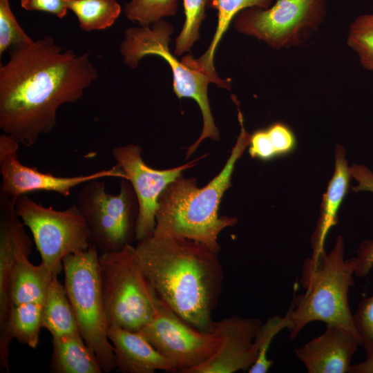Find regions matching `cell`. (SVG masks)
Returning <instances> with one entry per match:
<instances>
[{
    "instance_id": "cell-1",
    "label": "cell",
    "mask_w": 373,
    "mask_h": 373,
    "mask_svg": "<svg viewBox=\"0 0 373 373\" xmlns=\"http://www.w3.org/2000/svg\"><path fill=\"white\" fill-rule=\"evenodd\" d=\"M10 55L0 66V128L31 146L54 129L59 107L79 100L98 71L88 52L64 51L49 35Z\"/></svg>"
},
{
    "instance_id": "cell-2",
    "label": "cell",
    "mask_w": 373,
    "mask_h": 373,
    "mask_svg": "<svg viewBox=\"0 0 373 373\" xmlns=\"http://www.w3.org/2000/svg\"><path fill=\"white\" fill-rule=\"evenodd\" d=\"M135 249L159 298L192 326L212 332L224 279L219 251L191 239L155 234Z\"/></svg>"
},
{
    "instance_id": "cell-3",
    "label": "cell",
    "mask_w": 373,
    "mask_h": 373,
    "mask_svg": "<svg viewBox=\"0 0 373 373\" xmlns=\"http://www.w3.org/2000/svg\"><path fill=\"white\" fill-rule=\"evenodd\" d=\"M238 111L240 134L220 173L202 188L198 187L195 179L184 178L182 175L170 183L159 198L153 234L189 238L220 251V233L238 222L235 217L219 216L220 204L225 191L231 186L235 165L250 140V135L244 126L242 114L240 108Z\"/></svg>"
},
{
    "instance_id": "cell-4",
    "label": "cell",
    "mask_w": 373,
    "mask_h": 373,
    "mask_svg": "<svg viewBox=\"0 0 373 373\" xmlns=\"http://www.w3.org/2000/svg\"><path fill=\"white\" fill-rule=\"evenodd\" d=\"M355 257L345 259V244L341 236L332 251L325 254L315 269L303 265L300 283L305 293L296 295L288 309L291 339L313 321L334 325L351 332L360 341L349 305V291L354 285ZM361 343V341H360Z\"/></svg>"
},
{
    "instance_id": "cell-5",
    "label": "cell",
    "mask_w": 373,
    "mask_h": 373,
    "mask_svg": "<svg viewBox=\"0 0 373 373\" xmlns=\"http://www.w3.org/2000/svg\"><path fill=\"white\" fill-rule=\"evenodd\" d=\"M99 269L109 325L140 331L155 315L160 298L146 276L135 247L101 253Z\"/></svg>"
},
{
    "instance_id": "cell-6",
    "label": "cell",
    "mask_w": 373,
    "mask_h": 373,
    "mask_svg": "<svg viewBox=\"0 0 373 373\" xmlns=\"http://www.w3.org/2000/svg\"><path fill=\"white\" fill-rule=\"evenodd\" d=\"M98 250L87 249L66 256L62 261L64 287L79 332L104 372L115 369L113 347L107 336L108 322L102 298Z\"/></svg>"
},
{
    "instance_id": "cell-7",
    "label": "cell",
    "mask_w": 373,
    "mask_h": 373,
    "mask_svg": "<svg viewBox=\"0 0 373 373\" xmlns=\"http://www.w3.org/2000/svg\"><path fill=\"white\" fill-rule=\"evenodd\" d=\"M172 26L159 20L152 26L128 28L124 34L119 50L123 61L129 68H135L144 57L158 55L166 60L171 68L173 76V91L180 99H193L199 105L203 119V128L199 138L191 145L186 157H189L206 138L218 141L220 135L212 116L208 98V84L213 83L204 72L193 68L178 59L170 52L169 43L173 32Z\"/></svg>"
},
{
    "instance_id": "cell-8",
    "label": "cell",
    "mask_w": 373,
    "mask_h": 373,
    "mask_svg": "<svg viewBox=\"0 0 373 373\" xmlns=\"http://www.w3.org/2000/svg\"><path fill=\"white\" fill-rule=\"evenodd\" d=\"M103 178L83 184L78 193L77 205L88 225L89 240L101 253L117 251L131 244L138 203L129 181L120 178L119 192H106Z\"/></svg>"
},
{
    "instance_id": "cell-9",
    "label": "cell",
    "mask_w": 373,
    "mask_h": 373,
    "mask_svg": "<svg viewBox=\"0 0 373 373\" xmlns=\"http://www.w3.org/2000/svg\"><path fill=\"white\" fill-rule=\"evenodd\" d=\"M15 209L32 233L41 262L54 276L61 272L66 256L84 251L90 244L88 225L77 204L55 210L23 195L16 200Z\"/></svg>"
},
{
    "instance_id": "cell-10",
    "label": "cell",
    "mask_w": 373,
    "mask_h": 373,
    "mask_svg": "<svg viewBox=\"0 0 373 373\" xmlns=\"http://www.w3.org/2000/svg\"><path fill=\"white\" fill-rule=\"evenodd\" d=\"M327 0H277L267 8L251 7L234 17V28L276 49L296 46L318 29Z\"/></svg>"
},
{
    "instance_id": "cell-11",
    "label": "cell",
    "mask_w": 373,
    "mask_h": 373,
    "mask_svg": "<svg viewBox=\"0 0 373 373\" xmlns=\"http://www.w3.org/2000/svg\"><path fill=\"white\" fill-rule=\"evenodd\" d=\"M181 373H192L217 352L218 334L192 326L160 299L154 317L139 331Z\"/></svg>"
},
{
    "instance_id": "cell-12",
    "label": "cell",
    "mask_w": 373,
    "mask_h": 373,
    "mask_svg": "<svg viewBox=\"0 0 373 373\" xmlns=\"http://www.w3.org/2000/svg\"><path fill=\"white\" fill-rule=\"evenodd\" d=\"M20 144L11 136L0 135V195L16 201L21 195L37 191H50L67 197L75 187L93 179L126 176L116 164L109 169H102L88 175L57 176L39 171L36 167L22 164L18 157Z\"/></svg>"
},
{
    "instance_id": "cell-13",
    "label": "cell",
    "mask_w": 373,
    "mask_h": 373,
    "mask_svg": "<svg viewBox=\"0 0 373 373\" xmlns=\"http://www.w3.org/2000/svg\"><path fill=\"white\" fill-rule=\"evenodd\" d=\"M112 155L124 172L126 180L135 191L138 203V213L135 227V238L140 241L151 236L155 227L159 198L167 186L193 166L200 158L177 167L157 170L149 166L142 157V149L127 144L115 147Z\"/></svg>"
},
{
    "instance_id": "cell-14",
    "label": "cell",
    "mask_w": 373,
    "mask_h": 373,
    "mask_svg": "<svg viewBox=\"0 0 373 373\" xmlns=\"http://www.w3.org/2000/svg\"><path fill=\"white\" fill-rule=\"evenodd\" d=\"M14 200L0 195V368L9 372L10 302L9 280L17 251L32 247V240L19 217Z\"/></svg>"
},
{
    "instance_id": "cell-15",
    "label": "cell",
    "mask_w": 373,
    "mask_h": 373,
    "mask_svg": "<svg viewBox=\"0 0 373 373\" xmlns=\"http://www.w3.org/2000/svg\"><path fill=\"white\" fill-rule=\"evenodd\" d=\"M262 323L258 318L239 316L213 321V330L220 336V345L216 354L192 373L248 372L258 357L254 340Z\"/></svg>"
},
{
    "instance_id": "cell-16",
    "label": "cell",
    "mask_w": 373,
    "mask_h": 373,
    "mask_svg": "<svg viewBox=\"0 0 373 373\" xmlns=\"http://www.w3.org/2000/svg\"><path fill=\"white\" fill-rule=\"evenodd\" d=\"M359 340L347 329L326 325L325 332L295 350L308 373H349Z\"/></svg>"
},
{
    "instance_id": "cell-17",
    "label": "cell",
    "mask_w": 373,
    "mask_h": 373,
    "mask_svg": "<svg viewBox=\"0 0 373 373\" xmlns=\"http://www.w3.org/2000/svg\"><path fill=\"white\" fill-rule=\"evenodd\" d=\"M351 177L345 150L343 146L338 144L335 151L334 174L323 195L319 218L310 238L312 254L303 263L311 269H315L326 254L325 240L330 229L338 223V213L347 193Z\"/></svg>"
},
{
    "instance_id": "cell-18",
    "label": "cell",
    "mask_w": 373,
    "mask_h": 373,
    "mask_svg": "<svg viewBox=\"0 0 373 373\" xmlns=\"http://www.w3.org/2000/svg\"><path fill=\"white\" fill-rule=\"evenodd\" d=\"M107 336L113 347L115 366L123 373L176 372L173 365L140 332L109 325Z\"/></svg>"
},
{
    "instance_id": "cell-19",
    "label": "cell",
    "mask_w": 373,
    "mask_h": 373,
    "mask_svg": "<svg viewBox=\"0 0 373 373\" xmlns=\"http://www.w3.org/2000/svg\"><path fill=\"white\" fill-rule=\"evenodd\" d=\"M31 247L21 248L17 253L9 280L10 306L31 302L44 303L54 277L43 263L35 265L28 260Z\"/></svg>"
},
{
    "instance_id": "cell-20",
    "label": "cell",
    "mask_w": 373,
    "mask_h": 373,
    "mask_svg": "<svg viewBox=\"0 0 373 373\" xmlns=\"http://www.w3.org/2000/svg\"><path fill=\"white\" fill-rule=\"evenodd\" d=\"M273 0H208L207 6L218 11V24L216 32L207 50L198 59L191 55L184 57L189 66L205 73L218 86L229 89V80L220 79L215 70L213 59L216 48L227 31L232 19L240 11L251 7L269 8Z\"/></svg>"
},
{
    "instance_id": "cell-21",
    "label": "cell",
    "mask_w": 373,
    "mask_h": 373,
    "mask_svg": "<svg viewBox=\"0 0 373 373\" xmlns=\"http://www.w3.org/2000/svg\"><path fill=\"white\" fill-rule=\"evenodd\" d=\"M52 373H102V367L80 332L52 336Z\"/></svg>"
},
{
    "instance_id": "cell-22",
    "label": "cell",
    "mask_w": 373,
    "mask_h": 373,
    "mask_svg": "<svg viewBox=\"0 0 373 373\" xmlns=\"http://www.w3.org/2000/svg\"><path fill=\"white\" fill-rule=\"evenodd\" d=\"M41 326L48 329L52 336L79 332L65 287L57 276L51 280L43 304Z\"/></svg>"
},
{
    "instance_id": "cell-23",
    "label": "cell",
    "mask_w": 373,
    "mask_h": 373,
    "mask_svg": "<svg viewBox=\"0 0 373 373\" xmlns=\"http://www.w3.org/2000/svg\"><path fill=\"white\" fill-rule=\"evenodd\" d=\"M296 146V139L290 128L276 122L250 135L249 153L252 158L267 161L291 153Z\"/></svg>"
},
{
    "instance_id": "cell-24",
    "label": "cell",
    "mask_w": 373,
    "mask_h": 373,
    "mask_svg": "<svg viewBox=\"0 0 373 373\" xmlns=\"http://www.w3.org/2000/svg\"><path fill=\"white\" fill-rule=\"evenodd\" d=\"M68 9L77 16L86 32L104 30L113 26L121 12L115 0H65Z\"/></svg>"
},
{
    "instance_id": "cell-25",
    "label": "cell",
    "mask_w": 373,
    "mask_h": 373,
    "mask_svg": "<svg viewBox=\"0 0 373 373\" xmlns=\"http://www.w3.org/2000/svg\"><path fill=\"white\" fill-rule=\"evenodd\" d=\"M43 304L31 302L10 306L9 332L11 338L35 349L39 343Z\"/></svg>"
},
{
    "instance_id": "cell-26",
    "label": "cell",
    "mask_w": 373,
    "mask_h": 373,
    "mask_svg": "<svg viewBox=\"0 0 373 373\" xmlns=\"http://www.w3.org/2000/svg\"><path fill=\"white\" fill-rule=\"evenodd\" d=\"M290 325L289 311L284 316L275 315L262 323L254 340L258 350V357L248 370L249 373H266L269 370L273 365V361L269 358L267 354L271 341L280 331L289 329Z\"/></svg>"
},
{
    "instance_id": "cell-27",
    "label": "cell",
    "mask_w": 373,
    "mask_h": 373,
    "mask_svg": "<svg viewBox=\"0 0 373 373\" xmlns=\"http://www.w3.org/2000/svg\"><path fill=\"white\" fill-rule=\"evenodd\" d=\"M347 44L356 53L363 67L373 70V11L358 16L353 21Z\"/></svg>"
},
{
    "instance_id": "cell-28",
    "label": "cell",
    "mask_w": 373,
    "mask_h": 373,
    "mask_svg": "<svg viewBox=\"0 0 373 373\" xmlns=\"http://www.w3.org/2000/svg\"><path fill=\"white\" fill-rule=\"evenodd\" d=\"M352 177L357 182L352 187L354 192L369 191L373 193V172L362 164L350 166ZM356 265L354 274L357 277H366L373 267V240L362 242L355 256Z\"/></svg>"
},
{
    "instance_id": "cell-29",
    "label": "cell",
    "mask_w": 373,
    "mask_h": 373,
    "mask_svg": "<svg viewBox=\"0 0 373 373\" xmlns=\"http://www.w3.org/2000/svg\"><path fill=\"white\" fill-rule=\"evenodd\" d=\"M178 9V0H131L124 9L126 18L149 26L164 17L173 16Z\"/></svg>"
},
{
    "instance_id": "cell-30",
    "label": "cell",
    "mask_w": 373,
    "mask_h": 373,
    "mask_svg": "<svg viewBox=\"0 0 373 373\" xmlns=\"http://www.w3.org/2000/svg\"><path fill=\"white\" fill-rule=\"evenodd\" d=\"M208 0H183L185 21L176 39L174 53L180 55L189 51L199 38V28L205 17Z\"/></svg>"
},
{
    "instance_id": "cell-31",
    "label": "cell",
    "mask_w": 373,
    "mask_h": 373,
    "mask_svg": "<svg viewBox=\"0 0 373 373\" xmlns=\"http://www.w3.org/2000/svg\"><path fill=\"white\" fill-rule=\"evenodd\" d=\"M33 41L17 21L9 0H0V56L10 48L24 46Z\"/></svg>"
},
{
    "instance_id": "cell-32",
    "label": "cell",
    "mask_w": 373,
    "mask_h": 373,
    "mask_svg": "<svg viewBox=\"0 0 373 373\" xmlns=\"http://www.w3.org/2000/svg\"><path fill=\"white\" fill-rule=\"evenodd\" d=\"M353 321L365 357L373 356V294L360 301L353 314Z\"/></svg>"
},
{
    "instance_id": "cell-33",
    "label": "cell",
    "mask_w": 373,
    "mask_h": 373,
    "mask_svg": "<svg viewBox=\"0 0 373 373\" xmlns=\"http://www.w3.org/2000/svg\"><path fill=\"white\" fill-rule=\"evenodd\" d=\"M21 6L26 10L47 12L63 18L68 8L65 0H21Z\"/></svg>"
},
{
    "instance_id": "cell-34",
    "label": "cell",
    "mask_w": 373,
    "mask_h": 373,
    "mask_svg": "<svg viewBox=\"0 0 373 373\" xmlns=\"http://www.w3.org/2000/svg\"><path fill=\"white\" fill-rule=\"evenodd\" d=\"M349 373H373V356L365 357L363 361L352 365Z\"/></svg>"
}]
</instances>
